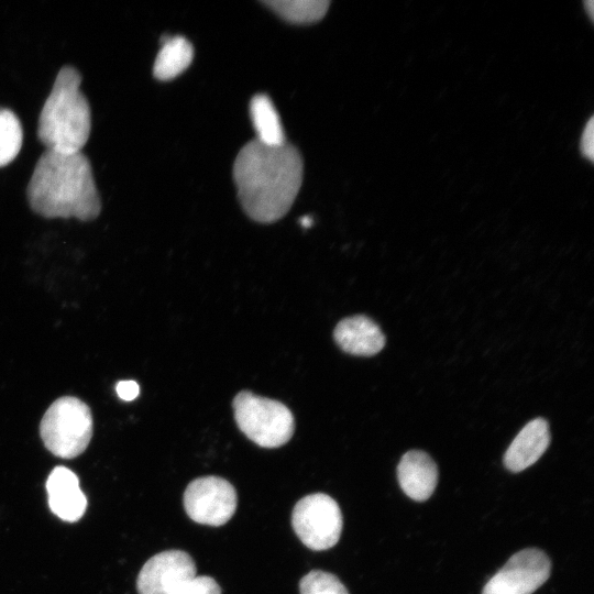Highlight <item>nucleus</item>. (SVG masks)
I'll use <instances>...</instances> for the list:
<instances>
[{
  "label": "nucleus",
  "instance_id": "obj_1",
  "mask_svg": "<svg viewBox=\"0 0 594 594\" xmlns=\"http://www.w3.org/2000/svg\"><path fill=\"white\" fill-rule=\"evenodd\" d=\"M302 158L284 143H246L233 164L238 197L245 213L262 223L283 218L293 206L302 182Z\"/></svg>",
  "mask_w": 594,
  "mask_h": 594
},
{
  "label": "nucleus",
  "instance_id": "obj_2",
  "mask_svg": "<svg viewBox=\"0 0 594 594\" xmlns=\"http://www.w3.org/2000/svg\"><path fill=\"white\" fill-rule=\"evenodd\" d=\"M26 196L32 210L44 218L89 221L101 210L92 167L82 152L46 150L34 167Z\"/></svg>",
  "mask_w": 594,
  "mask_h": 594
},
{
  "label": "nucleus",
  "instance_id": "obj_3",
  "mask_svg": "<svg viewBox=\"0 0 594 594\" xmlns=\"http://www.w3.org/2000/svg\"><path fill=\"white\" fill-rule=\"evenodd\" d=\"M81 75L73 66L58 72L38 118L37 136L47 150L81 152L91 131V112L80 90Z\"/></svg>",
  "mask_w": 594,
  "mask_h": 594
},
{
  "label": "nucleus",
  "instance_id": "obj_4",
  "mask_svg": "<svg viewBox=\"0 0 594 594\" xmlns=\"http://www.w3.org/2000/svg\"><path fill=\"white\" fill-rule=\"evenodd\" d=\"M40 435L45 448L54 455L76 458L87 449L91 440V411L80 399L63 396L45 411Z\"/></svg>",
  "mask_w": 594,
  "mask_h": 594
},
{
  "label": "nucleus",
  "instance_id": "obj_5",
  "mask_svg": "<svg viewBox=\"0 0 594 594\" xmlns=\"http://www.w3.org/2000/svg\"><path fill=\"white\" fill-rule=\"evenodd\" d=\"M233 410L239 429L260 447H280L294 435L293 414L280 402L243 391L234 397Z\"/></svg>",
  "mask_w": 594,
  "mask_h": 594
},
{
  "label": "nucleus",
  "instance_id": "obj_6",
  "mask_svg": "<svg viewBox=\"0 0 594 594\" xmlns=\"http://www.w3.org/2000/svg\"><path fill=\"white\" fill-rule=\"evenodd\" d=\"M294 531L309 549L332 548L340 539L342 514L338 503L327 494H310L299 499L292 514Z\"/></svg>",
  "mask_w": 594,
  "mask_h": 594
},
{
  "label": "nucleus",
  "instance_id": "obj_7",
  "mask_svg": "<svg viewBox=\"0 0 594 594\" xmlns=\"http://www.w3.org/2000/svg\"><path fill=\"white\" fill-rule=\"evenodd\" d=\"M184 508L194 521L222 526L234 515L238 496L233 485L219 476H204L191 481L183 497Z\"/></svg>",
  "mask_w": 594,
  "mask_h": 594
},
{
  "label": "nucleus",
  "instance_id": "obj_8",
  "mask_svg": "<svg viewBox=\"0 0 594 594\" xmlns=\"http://www.w3.org/2000/svg\"><path fill=\"white\" fill-rule=\"evenodd\" d=\"M550 571L551 562L543 551L521 550L488 580L482 594H532L548 580Z\"/></svg>",
  "mask_w": 594,
  "mask_h": 594
},
{
  "label": "nucleus",
  "instance_id": "obj_9",
  "mask_svg": "<svg viewBox=\"0 0 594 594\" xmlns=\"http://www.w3.org/2000/svg\"><path fill=\"white\" fill-rule=\"evenodd\" d=\"M197 576V568L189 553L166 550L150 558L138 579L139 594H177Z\"/></svg>",
  "mask_w": 594,
  "mask_h": 594
},
{
  "label": "nucleus",
  "instance_id": "obj_10",
  "mask_svg": "<svg viewBox=\"0 0 594 594\" xmlns=\"http://www.w3.org/2000/svg\"><path fill=\"white\" fill-rule=\"evenodd\" d=\"M48 506L54 515L67 522L79 520L86 510L87 498L77 475L65 466H56L46 481Z\"/></svg>",
  "mask_w": 594,
  "mask_h": 594
},
{
  "label": "nucleus",
  "instance_id": "obj_11",
  "mask_svg": "<svg viewBox=\"0 0 594 594\" xmlns=\"http://www.w3.org/2000/svg\"><path fill=\"white\" fill-rule=\"evenodd\" d=\"M333 338L344 352L358 356H372L385 345L381 328L363 315L341 320L333 331Z\"/></svg>",
  "mask_w": 594,
  "mask_h": 594
},
{
  "label": "nucleus",
  "instance_id": "obj_12",
  "mask_svg": "<svg viewBox=\"0 0 594 594\" xmlns=\"http://www.w3.org/2000/svg\"><path fill=\"white\" fill-rule=\"evenodd\" d=\"M397 477L404 493L414 501L428 499L438 483V468L424 451L406 452L397 466Z\"/></svg>",
  "mask_w": 594,
  "mask_h": 594
},
{
  "label": "nucleus",
  "instance_id": "obj_13",
  "mask_svg": "<svg viewBox=\"0 0 594 594\" xmlns=\"http://www.w3.org/2000/svg\"><path fill=\"white\" fill-rule=\"evenodd\" d=\"M549 443L550 431L547 420L536 418L515 437L505 452L504 464L512 472H520L537 462Z\"/></svg>",
  "mask_w": 594,
  "mask_h": 594
},
{
  "label": "nucleus",
  "instance_id": "obj_14",
  "mask_svg": "<svg viewBox=\"0 0 594 594\" xmlns=\"http://www.w3.org/2000/svg\"><path fill=\"white\" fill-rule=\"evenodd\" d=\"M162 47L155 58L153 75L158 80H169L182 74L191 63L194 48L185 37H162Z\"/></svg>",
  "mask_w": 594,
  "mask_h": 594
},
{
  "label": "nucleus",
  "instance_id": "obj_15",
  "mask_svg": "<svg viewBox=\"0 0 594 594\" xmlns=\"http://www.w3.org/2000/svg\"><path fill=\"white\" fill-rule=\"evenodd\" d=\"M250 113L257 141L266 145L286 143L279 116L266 95H256L250 103Z\"/></svg>",
  "mask_w": 594,
  "mask_h": 594
},
{
  "label": "nucleus",
  "instance_id": "obj_16",
  "mask_svg": "<svg viewBox=\"0 0 594 594\" xmlns=\"http://www.w3.org/2000/svg\"><path fill=\"white\" fill-rule=\"evenodd\" d=\"M263 3L292 23L319 21L330 6L328 0H266Z\"/></svg>",
  "mask_w": 594,
  "mask_h": 594
},
{
  "label": "nucleus",
  "instance_id": "obj_17",
  "mask_svg": "<svg viewBox=\"0 0 594 594\" xmlns=\"http://www.w3.org/2000/svg\"><path fill=\"white\" fill-rule=\"evenodd\" d=\"M23 143V130L16 114L0 108V167L10 164L19 154Z\"/></svg>",
  "mask_w": 594,
  "mask_h": 594
},
{
  "label": "nucleus",
  "instance_id": "obj_18",
  "mask_svg": "<svg viewBox=\"0 0 594 594\" xmlns=\"http://www.w3.org/2000/svg\"><path fill=\"white\" fill-rule=\"evenodd\" d=\"M300 594H349L345 586L333 574L312 570L299 582Z\"/></svg>",
  "mask_w": 594,
  "mask_h": 594
},
{
  "label": "nucleus",
  "instance_id": "obj_19",
  "mask_svg": "<svg viewBox=\"0 0 594 594\" xmlns=\"http://www.w3.org/2000/svg\"><path fill=\"white\" fill-rule=\"evenodd\" d=\"M177 594H221V587L210 576H196L187 583Z\"/></svg>",
  "mask_w": 594,
  "mask_h": 594
},
{
  "label": "nucleus",
  "instance_id": "obj_20",
  "mask_svg": "<svg viewBox=\"0 0 594 594\" xmlns=\"http://www.w3.org/2000/svg\"><path fill=\"white\" fill-rule=\"evenodd\" d=\"M580 152L590 162L594 160V118L586 122L580 140Z\"/></svg>",
  "mask_w": 594,
  "mask_h": 594
},
{
  "label": "nucleus",
  "instance_id": "obj_21",
  "mask_svg": "<svg viewBox=\"0 0 594 594\" xmlns=\"http://www.w3.org/2000/svg\"><path fill=\"white\" fill-rule=\"evenodd\" d=\"M116 391L121 399L130 402L138 397L140 387L134 381H121L117 384Z\"/></svg>",
  "mask_w": 594,
  "mask_h": 594
},
{
  "label": "nucleus",
  "instance_id": "obj_22",
  "mask_svg": "<svg viewBox=\"0 0 594 594\" xmlns=\"http://www.w3.org/2000/svg\"><path fill=\"white\" fill-rule=\"evenodd\" d=\"M584 4V8H585V12L587 13L590 20L593 22V18H594V2L592 0H587V1H584L583 2Z\"/></svg>",
  "mask_w": 594,
  "mask_h": 594
},
{
  "label": "nucleus",
  "instance_id": "obj_23",
  "mask_svg": "<svg viewBox=\"0 0 594 594\" xmlns=\"http://www.w3.org/2000/svg\"><path fill=\"white\" fill-rule=\"evenodd\" d=\"M300 223H301V226H302L304 228H309V227H311V224H312V219H311L310 217L305 216V217H302V218L300 219Z\"/></svg>",
  "mask_w": 594,
  "mask_h": 594
}]
</instances>
